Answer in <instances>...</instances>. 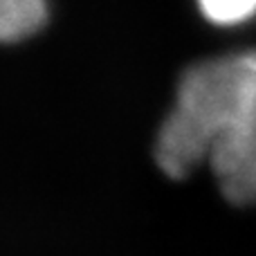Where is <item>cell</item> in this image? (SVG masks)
I'll return each instance as SVG.
<instances>
[{
	"instance_id": "6da1fadb",
	"label": "cell",
	"mask_w": 256,
	"mask_h": 256,
	"mask_svg": "<svg viewBox=\"0 0 256 256\" xmlns=\"http://www.w3.org/2000/svg\"><path fill=\"white\" fill-rule=\"evenodd\" d=\"M155 162L176 180L209 162L232 204H256V50L200 61L180 76Z\"/></svg>"
},
{
	"instance_id": "7a4b0ae2",
	"label": "cell",
	"mask_w": 256,
	"mask_h": 256,
	"mask_svg": "<svg viewBox=\"0 0 256 256\" xmlns=\"http://www.w3.org/2000/svg\"><path fill=\"white\" fill-rule=\"evenodd\" d=\"M48 20V0H0V43L34 36Z\"/></svg>"
},
{
	"instance_id": "3957f363",
	"label": "cell",
	"mask_w": 256,
	"mask_h": 256,
	"mask_svg": "<svg viewBox=\"0 0 256 256\" xmlns=\"http://www.w3.org/2000/svg\"><path fill=\"white\" fill-rule=\"evenodd\" d=\"M200 12L214 25L232 27L256 16V0H198Z\"/></svg>"
}]
</instances>
